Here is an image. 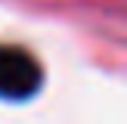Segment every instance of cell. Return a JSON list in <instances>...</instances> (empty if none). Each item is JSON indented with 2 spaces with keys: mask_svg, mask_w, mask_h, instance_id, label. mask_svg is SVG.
I'll use <instances>...</instances> for the list:
<instances>
[{
  "mask_svg": "<svg viewBox=\"0 0 127 124\" xmlns=\"http://www.w3.org/2000/svg\"><path fill=\"white\" fill-rule=\"evenodd\" d=\"M43 84V68L25 47L0 43V99H31Z\"/></svg>",
  "mask_w": 127,
  "mask_h": 124,
  "instance_id": "1",
  "label": "cell"
}]
</instances>
